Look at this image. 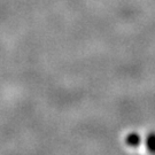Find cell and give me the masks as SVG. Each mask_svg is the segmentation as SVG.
I'll list each match as a JSON object with an SVG mask.
<instances>
[{
  "instance_id": "cell-1",
  "label": "cell",
  "mask_w": 155,
  "mask_h": 155,
  "mask_svg": "<svg viewBox=\"0 0 155 155\" xmlns=\"http://www.w3.org/2000/svg\"><path fill=\"white\" fill-rule=\"evenodd\" d=\"M127 141L129 143V144L131 145V146H136V143H138L139 141V138L138 136H136V134H131V136H129L127 139Z\"/></svg>"
}]
</instances>
